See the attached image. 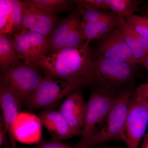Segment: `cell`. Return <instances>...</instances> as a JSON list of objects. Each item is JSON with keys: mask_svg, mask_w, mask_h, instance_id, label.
<instances>
[{"mask_svg": "<svg viewBox=\"0 0 148 148\" xmlns=\"http://www.w3.org/2000/svg\"><path fill=\"white\" fill-rule=\"evenodd\" d=\"M89 42L51 52L37 63L45 75L70 83L88 85L94 59Z\"/></svg>", "mask_w": 148, "mask_h": 148, "instance_id": "1", "label": "cell"}, {"mask_svg": "<svg viewBox=\"0 0 148 148\" xmlns=\"http://www.w3.org/2000/svg\"><path fill=\"white\" fill-rule=\"evenodd\" d=\"M136 69V66L126 63L96 57L88 79V85L91 88L119 95L133 87Z\"/></svg>", "mask_w": 148, "mask_h": 148, "instance_id": "2", "label": "cell"}, {"mask_svg": "<svg viewBox=\"0 0 148 148\" xmlns=\"http://www.w3.org/2000/svg\"><path fill=\"white\" fill-rule=\"evenodd\" d=\"M119 95L91 88L86 103L81 139L78 143L81 148H89Z\"/></svg>", "mask_w": 148, "mask_h": 148, "instance_id": "3", "label": "cell"}, {"mask_svg": "<svg viewBox=\"0 0 148 148\" xmlns=\"http://www.w3.org/2000/svg\"><path fill=\"white\" fill-rule=\"evenodd\" d=\"M43 77L40 68L26 61H18L8 71L1 73L0 83L8 88L24 106L37 90Z\"/></svg>", "mask_w": 148, "mask_h": 148, "instance_id": "4", "label": "cell"}, {"mask_svg": "<svg viewBox=\"0 0 148 148\" xmlns=\"http://www.w3.org/2000/svg\"><path fill=\"white\" fill-rule=\"evenodd\" d=\"M133 89V87H130L118 95L89 148H95L110 141H123L125 143V125L128 103Z\"/></svg>", "mask_w": 148, "mask_h": 148, "instance_id": "5", "label": "cell"}, {"mask_svg": "<svg viewBox=\"0 0 148 148\" xmlns=\"http://www.w3.org/2000/svg\"><path fill=\"white\" fill-rule=\"evenodd\" d=\"M86 87L81 83H70L45 75L37 90L24 106L29 110L51 109L70 93Z\"/></svg>", "mask_w": 148, "mask_h": 148, "instance_id": "6", "label": "cell"}, {"mask_svg": "<svg viewBox=\"0 0 148 148\" xmlns=\"http://www.w3.org/2000/svg\"><path fill=\"white\" fill-rule=\"evenodd\" d=\"M148 124V105L138 86L133 89L128 103L125 125L127 148H139Z\"/></svg>", "mask_w": 148, "mask_h": 148, "instance_id": "7", "label": "cell"}, {"mask_svg": "<svg viewBox=\"0 0 148 148\" xmlns=\"http://www.w3.org/2000/svg\"><path fill=\"white\" fill-rule=\"evenodd\" d=\"M95 58L110 59L137 67L138 64L118 27L102 38L95 48Z\"/></svg>", "mask_w": 148, "mask_h": 148, "instance_id": "8", "label": "cell"}, {"mask_svg": "<svg viewBox=\"0 0 148 148\" xmlns=\"http://www.w3.org/2000/svg\"><path fill=\"white\" fill-rule=\"evenodd\" d=\"M22 31L29 29L49 37L58 23L55 13L40 8L31 1H22Z\"/></svg>", "mask_w": 148, "mask_h": 148, "instance_id": "9", "label": "cell"}, {"mask_svg": "<svg viewBox=\"0 0 148 148\" xmlns=\"http://www.w3.org/2000/svg\"><path fill=\"white\" fill-rule=\"evenodd\" d=\"M0 105L1 114L12 148H18L14 135V125L23 106L20 100L6 86L0 83Z\"/></svg>", "mask_w": 148, "mask_h": 148, "instance_id": "10", "label": "cell"}, {"mask_svg": "<svg viewBox=\"0 0 148 148\" xmlns=\"http://www.w3.org/2000/svg\"><path fill=\"white\" fill-rule=\"evenodd\" d=\"M86 102L80 90L70 93L65 98L59 109L69 125L79 135H81Z\"/></svg>", "mask_w": 148, "mask_h": 148, "instance_id": "11", "label": "cell"}, {"mask_svg": "<svg viewBox=\"0 0 148 148\" xmlns=\"http://www.w3.org/2000/svg\"><path fill=\"white\" fill-rule=\"evenodd\" d=\"M42 125L38 117L29 113L20 112L14 125L16 140L26 144L38 143L41 140Z\"/></svg>", "mask_w": 148, "mask_h": 148, "instance_id": "12", "label": "cell"}, {"mask_svg": "<svg viewBox=\"0 0 148 148\" xmlns=\"http://www.w3.org/2000/svg\"><path fill=\"white\" fill-rule=\"evenodd\" d=\"M38 117L42 125L54 139L67 140L79 135L69 125L59 110H46L40 113Z\"/></svg>", "mask_w": 148, "mask_h": 148, "instance_id": "13", "label": "cell"}, {"mask_svg": "<svg viewBox=\"0 0 148 148\" xmlns=\"http://www.w3.org/2000/svg\"><path fill=\"white\" fill-rule=\"evenodd\" d=\"M119 17L111 12L107 17L93 23L82 22L83 32L86 41L103 38L118 27Z\"/></svg>", "mask_w": 148, "mask_h": 148, "instance_id": "14", "label": "cell"}, {"mask_svg": "<svg viewBox=\"0 0 148 148\" xmlns=\"http://www.w3.org/2000/svg\"><path fill=\"white\" fill-rule=\"evenodd\" d=\"M78 11L74 12L58 23L54 31L49 37L50 52L60 50L64 47L65 40L69 32L74 27L82 22Z\"/></svg>", "mask_w": 148, "mask_h": 148, "instance_id": "15", "label": "cell"}, {"mask_svg": "<svg viewBox=\"0 0 148 148\" xmlns=\"http://www.w3.org/2000/svg\"><path fill=\"white\" fill-rule=\"evenodd\" d=\"M140 2L135 0H92L90 7L92 9L110 10L119 17H123L138 11Z\"/></svg>", "mask_w": 148, "mask_h": 148, "instance_id": "16", "label": "cell"}, {"mask_svg": "<svg viewBox=\"0 0 148 148\" xmlns=\"http://www.w3.org/2000/svg\"><path fill=\"white\" fill-rule=\"evenodd\" d=\"M20 60L12 38L0 33V71L1 73L10 69Z\"/></svg>", "mask_w": 148, "mask_h": 148, "instance_id": "17", "label": "cell"}, {"mask_svg": "<svg viewBox=\"0 0 148 148\" xmlns=\"http://www.w3.org/2000/svg\"><path fill=\"white\" fill-rule=\"evenodd\" d=\"M24 31L29 40L36 65L51 51V47L49 37L29 29Z\"/></svg>", "mask_w": 148, "mask_h": 148, "instance_id": "18", "label": "cell"}, {"mask_svg": "<svg viewBox=\"0 0 148 148\" xmlns=\"http://www.w3.org/2000/svg\"><path fill=\"white\" fill-rule=\"evenodd\" d=\"M118 27L121 30L126 43L138 64H143L148 54L134 36L132 28L122 17H119Z\"/></svg>", "mask_w": 148, "mask_h": 148, "instance_id": "19", "label": "cell"}, {"mask_svg": "<svg viewBox=\"0 0 148 148\" xmlns=\"http://www.w3.org/2000/svg\"><path fill=\"white\" fill-rule=\"evenodd\" d=\"M12 38L20 60L35 64V61L29 40L24 31Z\"/></svg>", "mask_w": 148, "mask_h": 148, "instance_id": "20", "label": "cell"}, {"mask_svg": "<svg viewBox=\"0 0 148 148\" xmlns=\"http://www.w3.org/2000/svg\"><path fill=\"white\" fill-rule=\"evenodd\" d=\"M35 5L52 13H61L73 10L75 5L68 0H32Z\"/></svg>", "mask_w": 148, "mask_h": 148, "instance_id": "21", "label": "cell"}, {"mask_svg": "<svg viewBox=\"0 0 148 148\" xmlns=\"http://www.w3.org/2000/svg\"><path fill=\"white\" fill-rule=\"evenodd\" d=\"M11 30L8 36L12 38L22 32V1L11 0Z\"/></svg>", "mask_w": 148, "mask_h": 148, "instance_id": "22", "label": "cell"}, {"mask_svg": "<svg viewBox=\"0 0 148 148\" xmlns=\"http://www.w3.org/2000/svg\"><path fill=\"white\" fill-rule=\"evenodd\" d=\"M127 24L136 33L148 40V18L135 14L123 17Z\"/></svg>", "mask_w": 148, "mask_h": 148, "instance_id": "23", "label": "cell"}, {"mask_svg": "<svg viewBox=\"0 0 148 148\" xmlns=\"http://www.w3.org/2000/svg\"><path fill=\"white\" fill-rule=\"evenodd\" d=\"M11 0L0 1V31L1 33H5L8 35H9L11 30Z\"/></svg>", "mask_w": 148, "mask_h": 148, "instance_id": "24", "label": "cell"}, {"mask_svg": "<svg viewBox=\"0 0 148 148\" xmlns=\"http://www.w3.org/2000/svg\"><path fill=\"white\" fill-rule=\"evenodd\" d=\"M86 42L82 22L70 30L66 37L64 47H77L83 45Z\"/></svg>", "mask_w": 148, "mask_h": 148, "instance_id": "25", "label": "cell"}, {"mask_svg": "<svg viewBox=\"0 0 148 148\" xmlns=\"http://www.w3.org/2000/svg\"><path fill=\"white\" fill-rule=\"evenodd\" d=\"M82 17L83 23H93L108 16L111 12H105L101 10L84 8L77 9Z\"/></svg>", "mask_w": 148, "mask_h": 148, "instance_id": "26", "label": "cell"}, {"mask_svg": "<svg viewBox=\"0 0 148 148\" xmlns=\"http://www.w3.org/2000/svg\"><path fill=\"white\" fill-rule=\"evenodd\" d=\"M33 148H81L78 143L70 144L61 140L52 138L49 140H41L36 143Z\"/></svg>", "mask_w": 148, "mask_h": 148, "instance_id": "27", "label": "cell"}, {"mask_svg": "<svg viewBox=\"0 0 148 148\" xmlns=\"http://www.w3.org/2000/svg\"><path fill=\"white\" fill-rule=\"evenodd\" d=\"M0 146L3 148H12L3 118L1 113L0 114Z\"/></svg>", "mask_w": 148, "mask_h": 148, "instance_id": "28", "label": "cell"}, {"mask_svg": "<svg viewBox=\"0 0 148 148\" xmlns=\"http://www.w3.org/2000/svg\"><path fill=\"white\" fill-rule=\"evenodd\" d=\"M143 90L144 95L148 105V81L147 82L139 85Z\"/></svg>", "mask_w": 148, "mask_h": 148, "instance_id": "29", "label": "cell"}, {"mask_svg": "<svg viewBox=\"0 0 148 148\" xmlns=\"http://www.w3.org/2000/svg\"><path fill=\"white\" fill-rule=\"evenodd\" d=\"M141 148H148V133H146L143 138Z\"/></svg>", "mask_w": 148, "mask_h": 148, "instance_id": "30", "label": "cell"}, {"mask_svg": "<svg viewBox=\"0 0 148 148\" xmlns=\"http://www.w3.org/2000/svg\"><path fill=\"white\" fill-rule=\"evenodd\" d=\"M143 65L145 67L148 72V56L147 57V58H146L145 61H144Z\"/></svg>", "mask_w": 148, "mask_h": 148, "instance_id": "31", "label": "cell"}, {"mask_svg": "<svg viewBox=\"0 0 148 148\" xmlns=\"http://www.w3.org/2000/svg\"><path fill=\"white\" fill-rule=\"evenodd\" d=\"M100 148H120L118 147H104Z\"/></svg>", "mask_w": 148, "mask_h": 148, "instance_id": "32", "label": "cell"}]
</instances>
